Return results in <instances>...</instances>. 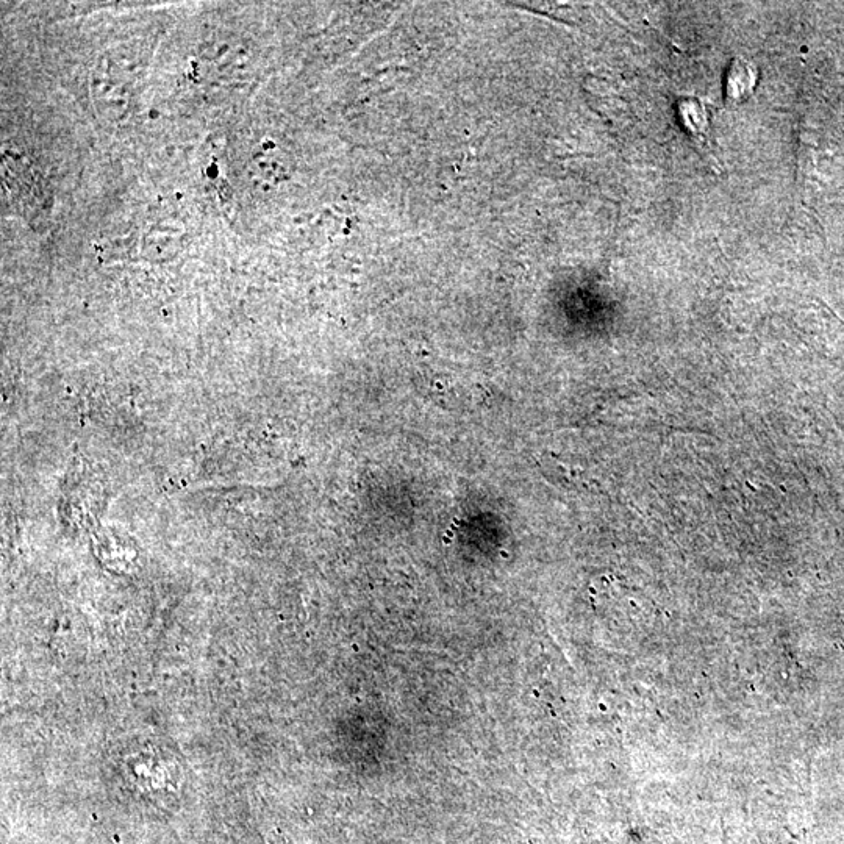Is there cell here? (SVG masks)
Masks as SVG:
<instances>
[{"instance_id": "2", "label": "cell", "mask_w": 844, "mask_h": 844, "mask_svg": "<svg viewBox=\"0 0 844 844\" xmlns=\"http://www.w3.org/2000/svg\"><path fill=\"white\" fill-rule=\"evenodd\" d=\"M677 116L687 133L702 140L709 130V115L698 97H682L677 102Z\"/></svg>"}, {"instance_id": "1", "label": "cell", "mask_w": 844, "mask_h": 844, "mask_svg": "<svg viewBox=\"0 0 844 844\" xmlns=\"http://www.w3.org/2000/svg\"><path fill=\"white\" fill-rule=\"evenodd\" d=\"M759 83V71L754 63L734 58L724 74V94L730 104H743L754 94Z\"/></svg>"}]
</instances>
